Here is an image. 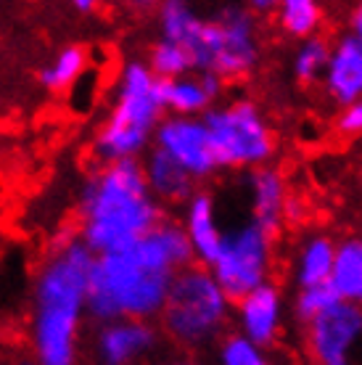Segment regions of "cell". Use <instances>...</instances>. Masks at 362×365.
Masks as SVG:
<instances>
[{
    "label": "cell",
    "mask_w": 362,
    "mask_h": 365,
    "mask_svg": "<svg viewBox=\"0 0 362 365\" xmlns=\"http://www.w3.org/2000/svg\"><path fill=\"white\" fill-rule=\"evenodd\" d=\"M193 249L177 220L164 217L122 252L95 257L88 278L85 315L98 326L119 318L151 320L162 312L177 270L193 265Z\"/></svg>",
    "instance_id": "cell-1"
},
{
    "label": "cell",
    "mask_w": 362,
    "mask_h": 365,
    "mask_svg": "<svg viewBox=\"0 0 362 365\" xmlns=\"http://www.w3.org/2000/svg\"><path fill=\"white\" fill-rule=\"evenodd\" d=\"M95 255L77 236L48 252L32 286L29 341L37 365L80 363V331Z\"/></svg>",
    "instance_id": "cell-2"
},
{
    "label": "cell",
    "mask_w": 362,
    "mask_h": 365,
    "mask_svg": "<svg viewBox=\"0 0 362 365\" xmlns=\"http://www.w3.org/2000/svg\"><path fill=\"white\" fill-rule=\"evenodd\" d=\"M167 217L151 196L140 159L98 167L80 193V238L95 257L122 252Z\"/></svg>",
    "instance_id": "cell-3"
},
{
    "label": "cell",
    "mask_w": 362,
    "mask_h": 365,
    "mask_svg": "<svg viewBox=\"0 0 362 365\" xmlns=\"http://www.w3.org/2000/svg\"><path fill=\"white\" fill-rule=\"evenodd\" d=\"M162 119L159 80L145 61H127L119 72L114 103L93 138L95 162L103 167L125 159H143L145 151L154 146V133Z\"/></svg>",
    "instance_id": "cell-4"
},
{
    "label": "cell",
    "mask_w": 362,
    "mask_h": 365,
    "mask_svg": "<svg viewBox=\"0 0 362 365\" xmlns=\"http://www.w3.org/2000/svg\"><path fill=\"white\" fill-rule=\"evenodd\" d=\"M159 331L182 352H209L230 334L233 302L204 265L177 270L159 312Z\"/></svg>",
    "instance_id": "cell-5"
},
{
    "label": "cell",
    "mask_w": 362,
    "mask_h": 365,
    "mask_svg": "<svg viewBox=\"0 0 362 365\" xmlns=\"http://www.w3.org/2000/svg\"><path fill=\"white\" fill-rule=\"evenodd\" d=\"M185 51L193 72H212L225 83L246 80L262 61L259 19L246 6H225L217 16L201 19Z\"/></svg>",
    "instance_id": "cell-6"
},
{
    "label": "cell",
    "mask_w": 362,
    "mask_h": 365,
    "mask_svg": "<svg viewBox=\"0 0 362 365\" xmlns=\"http://www.w3.org/2000/svg\"><path fill=\"white\" fill-rule=\"evenodd\" d=\"M219 170L252 173L278 156V133L254 98H233L204 114Z\"/></svg>",
    "instance_id": "cell-7"
},
{
    "label": "cell",
    "mask_w": 362,
    "mask_h": 365,
    "mask_svg": "<svg viewBox=\"0 0 362 365\" xmlns=\"http://www.w3.org/2000/svg\"><path fill=\"white\" fill-rule=\"evenodd\" d=\"M275 241L278 238L254 220H244L236 228L222 233L209 273L214 275V281L233 304L254 289L270 283L275 270Z\"/></svg>",
    "instance_id": "cell-8"
},
{
    "label": "cell",
    "mask_w": 362,
    "mask_h": 365,
    "mask_svg": "<svg viewBox=\"0 0 362 365\" xmlns=\"http://www.w3.org/2000/svg\"><path fill=\"white\" fill-rule=\"evenodd\" d=\"M154 148L182 167L193 182H207L219 173L212 138L201 117H170L164 114L154 133Z\"/></svg>",
    "instance_id": "cell-9"
},
{
    "label": "cell",
    "mask_w": 362,
    "mask_h": 365,
    "mask_svg": "<svg viewBox=\"0 0 362 365\" xmlns=\"http://www.w3.org/2000/svg\"><path fill=\"white\" fill-rule=\"evenodd\" d=\"M362 344V310L338 302L333 310L304 326V349L312 365H354Z\"/></svg>",
    "instance_id": "cell-10"
},
{
    "label": "cell",
    "mask_w": 362,
    "mask_h": 365,
    "mask_svg": "<svg viewBox=\"0 0 362 365\" xmlns=\"http://www.w3.org/2000/svg\"><path fill=\"white\" fill-rule=\"evenodd\" d=\"M233 320L238 326V336L252 341L254 347L272 349L286 329V297L278 283H264L244 299L233 304Z\"/></svg>",
    "instance_id": "cell-11"
},
{
    "label": "cell",
    "mask_w": 362,
    "mask_h": 365,
    "mask_svg": "<svg viewBox=\"0 0 362 365\" xmlns=\"http://www.w3.org/2000/svg\"><path fill=\"white\" fill-rule=\"evenodd\" d=\"M162 331L151 320L119 318L98 326L93 336V352L98 365H140L154 355Z\"/></svg>",
    "instance_id": "cell-12"
},
{
    "label": "cell",
    "mask_w": 362,
    "mask_h": 365,
    "mask_svg": "<svg viewBox=\"0 0 362 365\" xmlns=\"http://www.w3.org/2000/svg\"><path fill=\"white\" fill-rule=\"evenodd\" d=\"M246 199H249V220L278 238L291 217V191L289 180L278 167H259L246 173Z\"/></svg>",
    "instance_id": "cell-13"
},
{
    "label": "cell",
    "mask_w": 362,
    "mask_h": 365,
    "mask_svg": "<svg viewBox=\"0 0 362 365\" xmlns=\"http://www.w3.org/2000/svg\"><path fill=\"white\" fill-rule=\"evenodd\" d=\"M320 85L326 98L338 109L362 101V46L349 32H338L331 40V53Z\"/></svg>",
    "instance_id": "cell-14"
},
{
    "label": "cell",
    "mask_w": 362,
    "mask_h": 365,
    "mask_svg": "<svg viewBox=\"0 0 362 365\" xmlns=\"http://www.w3.org/2000/svg\"><path fill=\"white\" fill-rule=\"evenodd\" d=\"M227 83L212 72H193L177 80H159L164 114L170 117H204L225 96Z\"/></svg>",
    "instance_id": "cell-15"
},
{
    "label": "cell",
    "mask_w": 362,
    "mask_h": 365,
    "mask_svg": "<svg viewBox=\"0 0 362 365\" xmlns=\"http://www.w3.org/2000/svg\"><path fill=\"white\" fill-rule=\"evenodd\" d=\"M182 230L188 236V244L193 249L196 265L209 267L212 259L217 257L219 241H222V225L217 215V199L207 188H196L190 199L182 204Z\"/></svg>",
    "instance_id": "cell-16"
},
{
    "label": "cell",
    "mask_w": 362,
    "mask_h": 365,
    "mask_svg": "<svg viewBox=\"0 0 362 365\" xmlns=\"http://www.w3.org/2000/svg\"><path fill=\"white\" fill-rule=\"evenodd\" d=\"M336 257V238L323 230H309L307 236L296 241L294 257H291L289 278L294 289H312V286H326L331 283Z\"/></svg>",
    "instance_id": "cell-17"
},
{
    "label": "cell",
    "mask_w": 362,
    "mask_h": 365,
    "mask_svg": "<svg viewBox=\"0 0 362 365\" xmlns=\"http://www.w3.org/2000/svg\"><path fill=\"white\" fill-rule=\"evenodd\" d=\"M143 167V178L148 191L159 204L167 207H182L190 199V193L196 191V182L190 180V175L177 167L167 154H162L159 148H148L140 159Z\"/></svg>",
    "instance_id": "cell-18"
},
{
    "label": "cell",
    "mask_w": 362,
    "mask_h": 365,
    "mask_svg": "<svg viewBox=\"0 0 362 365\" xmlns=\"http://www.w3.org/2000/svg\"><path fill=\"white\" fill-rule=\"evenodd\" d=\"M331 289L344 304L362 310V233H349L336 241Z\"/></svg>",
    "instance_id": "cell-19"
},
{
    "label": "cell",
    "mask_w": 362,
    "mask_h": 365,
    "mask_svg": "<svg viewBox=\"0 0 362 365\" xmlns=\"http://www.w3.org/2000/svg\"><path fill=\"white\" fill-rule=\"evenodd\" d=\"M272 19L283 37L301 43L320 35V29L326 24V9L317 0H281Z\"/></svg>",
    "instance_id": "cell-20"
},
{
    "label": "cell",
    "mask_w": 362,
    "mask_h": 365,
    "mask_svg": "<svg viewBox=\"0 0 362 365\" xmlns=\"http://www.w3.org/2000/svg\"><path fill=\"white\" fill-rule=\"evenodd\" d=\"M88 66H90V56L85 48L66 46L56 53L51 64L40 69V83L51 93H66L82 83V77L88 74Z\"/></svg>",
    "instance_id": "cell-21"
},
{
    "label": "cell",
    "mask_w": 362,
    "mask_h": 365,
    "mask_svg": "<svg viewBox=\"0 0 362 365\" xmlns=\"http://www.w3.org/2000/svg\"><path fill=\"white\" fill-rule=\"evenodd\" d=\"M328 53H331V37H326L323 32L309 37V40L296 43L289 61L294 83L301 85V88H315V85H320L328 64Z\"/></svg>",
    "instance_id": "cell-22"
},
{
    "label": "cell",
    "mask_w": 362,
    "mask_h": 365,
    "mask_svg": "<svg viewBox=\"0 0 362 365\" xmlns=\"http://www.w3.org/2000/svg\"><path fill=\"white\" fill-rule=\"evenodd\" d=\"M201 19L204 16L193 6H188V3H182V0H167V3L159 6V14H156L159 37L188 48V43L193 40L196 29H199Z\"/></svg>",
    "instance_id": "cell-23"
},
{
    "label": "cell",
    "mask_w": 362,
    "mask_h": 365,
    "mask_svg": "<svg viewBox=\"0 0 362 365\" xmlns=\"http://www.w3.org/2000/svg\"><path fill=\"white\" fill-rule=\"evenodd\" d=\"M145 66L162 83L164 80H177V77L193 74V61H190L188 51L182 46H177V43L162 40V37L148 48V61H145Z\"/></svg>",
    "instance_id": "cell-24"
},
{
    "label": "cell",
    "mask_w": 362,
    "mask_h": 365,
    "mask_svg": "<svg viewBox=\"0 0 362 365\" xmlns=\"http://www.w3.org/2000/svg\"><path fill=\"white\" fill-rule=\"evenodd\" d=\"M338 297L331 289V283L326 286H312V289H299L291 299V318L296 326H309L312 320H317L320 315H326L328 310H333L338 304Z\"/></svg>",
    "instance_id": "cell-25"
},
{
    "label": "cell",
    "mask_w": 362,
    "mask_h": 365,
    "mask_svg": "<svg viewBox=\"0 0 362 365\" xmlns=\"http://www.w3.org/2000/svg\"><path fill=\"white\" fill-rule=\"evenodd\" d=\"M217 365H275L264 349L254 347L238 334H227L217 347Z\"/></svg>",
    "instance_id": "cell-26"
},
{
    "label": "cell",
    "mask_w": 362,
    "mask_h": 365,
    "mask_svg": "<svg viewBox=\"0 0 362 365\" xmlns=\"http://www.w3.org/2000/svg\"><path fill=\"white\" fill-rule=\"evenodd\" d=\"M336 133L346 140H357L362 138V101L357 103H349L344 109H338L336 114V122H333Z\"/></svg>",
    "instance_id": "cell-27"
},
{
    "label": "cell",
    "mask_w": 362,
    "mask_h": 365,
    "mask_svg": "<svg viewBox=\"0 0 362 365\" xmlns=\"http://www.w3.org/2000/svg\"><path fill=\"white\" fill-rule=\"evenodd\" d=\"M346 24H349V35L357 40L362 46V0L357 3V6H352V11H349V16H346Z\"/></svg>",
    "instance_id": "cell-28"
},
{
    "label": "cell",
    "mask_w": 362,
    "mask_h": 365,
    "mask_svg": "<svg viewBox=\"0 0 362 365\" xmlns=\"http://www.w3.org/2000/svg\"><path fill=\"white\" fill-rule=\"evenodd\" d=\"M246 9L252 11L254 16H272L275 14V9H278V3H272V0H254V3H249Z\"/></svg>",
    "instance_id": "cell-29"
},
{
    "label": "cell",
    "mask_w": 362,
    "mask_h": 365,
    "mask_svg": "<svg viewBox=\"0 0 362 365\" xmlns=\"http://www.w3.org/2000/svg\"><path fill=\"white\" fill-rule=\"evenodd\" d=\"M72 6H74V11H80V14H90V11L98 9V3H95V0H74Z\"/></svg>",
    "instance_id": "cell-30"
},
{
    "label": "cell",
    "mask_w": 362,
    "mask_h": 365,
    "mask_svg": "<svg viewBox=\"0 0 362 365\" xmlns=\"http://www.w3.org/2000/svg\"><path fill=\"white\" fill-rule=\"evenodd\" d=\"M156 365H201V363H196L193 357H172V360H162V363Z\"/></svg>",
    "instance_id": "cell-31"
},
{
    "label": "cell",
    "mask_w": 362,
    "mask_h": 365,
    "mask_svg": "<svg viewBox=\"0 0 362 365\" xmlns=\"http://www.w3.org/2000/svg\"><path fill=\"white\" fill-rule=\"evenodd\" d=\"M14 365H37L35 360H19V363H14Z\"/></svg>",
    "instance_id": "cell-32"
}]
</instances>
